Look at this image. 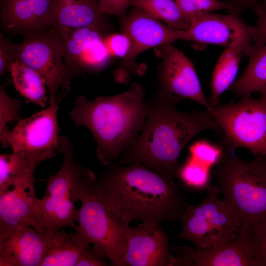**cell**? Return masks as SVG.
I'll list each match as a JSON object with an SVG mask.
<instances>
[{
	"label": "cell",
	"instance_id": "2",
	"mask_svg": "<svg viewBox=\"0 0 266 266\" xmlns=\"http://www.w3.org/2000/svg\"><path fill=\"white\" fill-rule=\"evenodd\" d=\"M107 166L97 176L95 187L122 222L179 220L188 203L174 180L138 162Z\"/></svg>",
	"mask_w": 266,
	"mask_h": 266
},
{
	"label": "cell",
	"instance_id": "19",
	"mask_svg": "<svg viewBox=\"0 0 266 266\" xmlns=\"http://www.w3.org/2000/svg\"><path fill=\"white\" fill-rule=\"evenodd\" d=\"M34 186L19 185L0 194V231L28 225L36 230Z\"/></svg>",
	"mask_w": 266,
	"mask_h": 266
},
{
	"label": "cell",
	"instance_id": "4",
	"mask_svg": "<svg viewBox=\"0 0 266 266\" xmlns=\"http://www.w3.org/2000/svg\"><path fill=\"white\" fill-rule=\"evenodd\" d=\"M213 174L214 186L238 223L241 233L266 219V156L246 161L225 147Z\"/></svg>",
	"mask_w": 266,
	"mask_h": 266
},
{
	"label": "cell",
	"instance_id": "29",
	"mask_svg": "<svg viewBox=\"0 0 266 266\" xmlns=\"http://www.w3.org/2000/svg\"><path fill=\"white\" fill-rule=\"evenodd\" d=\"M183 16L190 21L201 12H211L225 9L231 14H238L240 12L234 7L220 0H175Z\"/></svg>",
	"mask_w": 266,
	"mask_h": 266
},
{
	"label": "cell",
	"instance_id": "15",
	"mask_svg": "<svg viewBox=\"0 0 266 266\" xmlns=\"http://www.w3.org/2000/svg\"><path fill=\"white\" fill-rule=\"evenodd\" d=\"M176 266H255L245 234L219 245L199 248L187 245L170 248Z\"/></svg>",
	"mask_w": 266,
	"mask_h": 266
},
{
	"label": "cell",
	"instance_id": "30",
	"mask_svg": "<svg viewBox=\"0 0 266 266\" xmlns=\"http://www.w3.org/2000/svg\"><path fill=\"white\" fill-rule=\"evenodd\" d=\"M103 40L94 43L80 56L74 70L83 69L97 71L103 68L108 64L112 57Z\"/></svg>",
	"mask_w": 266,
	"mask_h": 266
},
{
	"label": "cell",
	"instance_id": "12",
	"mask_svg": "<svg viewBox=\"0 0 266 266\" xmlns=\"http://www.w3.org/2000/svg\"><path fill=\"white\" fill-rule=\"evenodd\" d=\"M60 98L56 103L32 116L21 119L11 130L6 128L0 133V141L13 152L53 150L60 152L58 121Z\"/></svg>",
	"mask_w": 266,
	"mask_h": 266
},
{
	"label": "cell",
	"instance_id": "25",
	"mask_svg": "<svg viewBox=\"0 0 266 266\" xmlns=\"http://www.w3.org/2000/svg\"><path fill=\"white\" fill-rule=\"evenodd\" d=\"M242 56L234 49L226 48L219 57L210 82L211 97L208 101L211 106L219 104L222 94L234 82Z\"/></svg>",
	"mask_w": 266,
	"mask_h": 266
},
{
	"label": "cell",
	"instance_id": "9",
	"mask_svg": "<svg viewBox=\"0 0 266 266\" xmlns=\"http://www.w3.org/2000/svg\"><path fill=\"white\" fill-rule=\"evenodd\" d=\"M15 61L31 66L44 78L50 105L70 90L73 72L68 66L61 39L54 28L47 32L35 33L14 45Z\"/></svg>",
	"mask_w": 266,
	"mask_h": 266
},
{
	"label": "cell",
	"instance_id": "27",
	"mask_svg": "<svg viewBox=\"0 0 266 266\" xmlns=\"http://www.w3.org/2000/svg\"><path fill=\"white\" fill-rule=\"evenodd\" d=\"M176 177L190 188L206 189L210 185V167L191 157L179 166Z\"/></svg>",
	"mask_w": 266,
	"mask_h": 266
},
{
	"label": "cell",
	"instance_id": "8",
	"mask_svg": "<svg viewBox=\"0 0 266 266\" xmlns=\"http://www.w3.org/2000/svg\"><path fill=\"white\" fill-rule=\"evenodd\" d=\"M206 191L201 203L188 204L179 219L182 229L175 236L191 241L199 248L229 242L241 234L238 223L219 198L218 189L210 185Z\"/></svg>",
	"mask_w": 266,
	"mask_h": 266
},
{
	"label": "cell",
	"instance_id": "39",
	"mask_svg": "<svg viewBox=\"0 0 266 266\" xmlns=\"http://www.w3.org/2000/svg\"><path fill=\"white\" fill-rule=\"evenodd\" d=\"M262 15H266V0L261 2V12L259 16Z\"/></svg>",
	"mask_w": 266,
	"mask_h": 266
},
{
	"label": "cell",
	"instance_id": "11",
	"mask_svg": "<svg viewBox=\"0 0 266 266\" xmlns=\"http://www.w3.org/2000/svg\"><path fill=\"white\" fill-rule=\"evenodd\" d=\"M186 40L213 44L234 49L249 56L254 44L246 25L238 14L200 13L190 20Z\"/></svg>",
	"mask_w": 266,
	"mask_h": 266
},
{
	"label": "cell",
	"instance_id": "34",
	"mask_svg": "<svg viewBox=\"0 0 266 266\" xmlns=\"http://www.w3.org/2000/svg\"><path fill=\"white\" fill-rule=\"evenodd\" d=\"M104 252L99 247L90 245L82 251L76 266H107Z\"/></svg>",
	"mask_w": 266,
	"mask_h": 266
},
{
	"label": "cell",
	"instance_id": "33",
	"mask_svg": "<svg viewBox=\"0 0 266 266\" xmlns=\"http://www.w3.org/2000/svg\"><path fill=\"white\" fill-rule=\"evenodd\" d=\"M103 41L111 57L123 59L127 56L131 47L130 38L122 32L105 35Z\"/></svg>",
	"mask_w": 266,
	"mask_h": 266
},
{
	"label": "cell",
	"instance_id": "14",
	"mask_svg": "<svg viewBox=\"0 0 266 266\" xmlns=\"http://www.w3.org/2000/svg\"><path fill=\"white\" fill-rule=\"evenodd\" d=\"M169 240L159 223H141L130 227L123 266H176Z\"/></svg>",
	"mask_w": 266,
	"mask_h": 266
},
{
	"label": "cell",
	"instance_id": "3",
	"mask_svg": "<svg viewBox=\"0 0 266 266\" xmlns=\"http://www.w3.org/2000/svg\"><path fill=\"white\" fill-rule=\"evenodd\" d=\"M144 97L142 85L133 83L116 95L76 98L70 116L77 129L84 126L91 132L97 145L96 157L102 164L115 163L142 131L147 114Z\"/></svg>",
	"mask_w": 266,
	"mask_h": 266
},
{
	"label": "cell",
	"instance_id": "24",
	"mask_svg": "<svg viewBox=\"0 0 266 266\" xmlns=\"http://www.w3.org/2000/svg\"><path fill=\"white\" fill-rule=\"evenodd\" d=\"M10 72L14 86L22 96L29 102L45 107L48 91L45 81L39 72L19 61L12 64Z\"/></svg>",
	"mask_w": 266,
	"mask_h": 266
},
{
	"label": "cell",
	"instance_id": "20",
	"mask_svg": "<svg viewBox=\"0 0 266 266\" xmlns=\"http://www.w3.org/2000/svg\"><path fill=\"white\" fill-rule=\"evenodd\" d=\"M104 15L99 10L98 0H52V27H105Z\"/></svg>",
	"mask_w": 266,
	"mask_h": 266
},
{
	"label": "cell",
	"instance_id": "35",
	"mask_svg": "<svg viewBox=\"0 0 266 266\" xmlns=\"http://www.w3.org/2000/svg\"><path fill=\"white\" fill-rule=\"evenodd\" d=\"M131 0H98L100 11L104 15H115L120 19L126 17Z\"/></svg>",
	"mask_w": 266,
	"mask_h": 266
},
{
	"label": "cell",
	"instance_id": "6",
	"mask_svg": "<svg viewBox=\"0 0 266 266\" xmlns=\"http://www.w3.org/2000/svg\"><path fill=\"white\" fill-rule=\"evenodd\" d=\"M95 182H83L74 190L73 200L81 202L76 229L91 244L104 252L112 265L123 266L130 226L117 218L109 209L96 190Z\"/></svg>",
	"mask_w": 266,
	"mask_h": 266
},
{
	"label": "cell",
	"instance_id": "22",
	"mask_svg": "<svg viewBox=\"0 0 266 266\" xmlns=\"http://www.w3.org/2000/svg\"><path fill=\"white\" fill-rule=\"evenodd\" d=\"M249 57L245 70L229 90L241 98L255 92L266 95V44L254 45Z\"/></svg>",
	"mask_w": 266,
	"mask_h": 266
},
{
	"label": "cell",
	"instance_id": "18",
	"mask_svg": "<svg viewBox=\"0 0 266 266\" xmlns=\"http://www.w3.org/2000/svg\"><path fill=\"white\" fill-rule=\"evenodd\" d=\"M1 18L7 29L37 32L52 27V0H2Z\"/></svg>",
	"mask_w": 266,
	"mask_h": 266
},
{
	"label": "cell",
	"instance_id": "37",
	"mask_svg": "<svg viewBox=\"0 0 266 266\" xmlns=\"http://www.w3.org/2000/svg\"><path fill=\"white\" fill-rule=\"evenodd\" d=\"M249 32L254 45L266 44V15L259 16L256 25L249 26Z\"/></svg>",
	"mask_w": 266,
	"mask_h": 266
},
{
	"label": "cell",
	"instance_id": "17",
	"mask_svg": "<svg viewBox=\"0 0 266 266\" xmlns=\"http://www.w3.org/2000/svg\"><path fill=\"white\" fill-rule=\"evenodd\" d=\"M55 151H19L0 155V194L19 185L34 186V173L41 162L54 157Z\"/></svg>",
	"mask_w": 266,
	"mask_h": 266
},
{
	"label": "cell",
	"instance_id": "36",
	"mask_svg": "<svg viewBox=\"0 0 266 266\" xmlns=\"http://www.w3.org/2000/svg\"><path fill=\"white\" fill-rule=\"evenodd\" d=\"M14 44L6 39L2 34L0 37V75L10 71L15 62Z\"/></svg>",
	"mask_w": 266,
	"mask_h": 266
},
{
	"label": "cell",
	"instance_id": "1",
	"mask_svg": "<svg viewBox=\"0 0 266 266\" xmlns=\"http://www.w3.org/2000/svg\"><path fill=\"white\" fill-rule=\"evenodd\" d=\"M183 100L159 86L146 102L147 114L142 131L117 163H140L174 180L180 166L179 158L187 143L203 131L220 130L206 110L180 111L178 105Z\"/></svg>",
	"mask_w": 266,
	"mask_h": 266
},
{
	"label": "cell",
	"instance_id": "21",
	"mask_svg": "<svg viewBox=\"0 0 266 266\" xmlns=\"http://www.w3.org/2000/svg\"><path fill=\"white\" fill-rule=\"evenodd\" d=\"M72 233L59 230L50 237L40 266H76L83 249L91 243L78 229Z\"/></svg>",
	"mask_w": 266,
	"mask_h": 266
},
{
	"label": "cell",
	"instance_id": "28",
	"mask_svg": "<svg viewBox=\"0 0 266 266\" xmlns=\"http://www.w3.org/2000/svg\"><path fill=\"white\" fill-rule=\"evenodd\" d=\"M242 233L245 235L255 266H266V219Z\"/></svg>",
	"mask_w": 266,
	"mask_h": 266
},
{
	"label": "cell",
	"instance_id": "13",
	"mask_svg": "<svg viewBox=\"0 0 266 266\" xmlns=\"http://www.w3.org/2000/svg\"><path fill=\"white\" fill-rule=\"evenodd\" d=\"M155 52L162 60L158 69L159 86L175 97L190 99L210 109L190 59L172 44L156 47Z\"/></svg>",
	"mask_w": 266,
	"mask_h": 266
},
{
	"label": "cell",
	"instance_id": "10",
	"mask_svg": "<svg viewBox=\"0 0 266 266\" xmlns=\"http://www.w3.org/2000/svg\"><path fill=\"white\" fill-rule=\"evenodd\" d=\"M120 22L121 32L129 36L131 47L113 72L117 82L125 83L136 72L135 59L140 53L152 48L186 39L185 30L171 28L135 7Z\"/></svg>",
	"mask_w": 266,
	"mask_h": 266
},
{
	"label": "cell",
	"instance_id": "5",
	"mask_svg": "<svg viewBox=\"0 0 266 266\" xmlns=\"http://www.w3.org/2000/svg\"><path fill=\"white\" fill-rule=\"evenodd\" d=\"M59 146L60 152L64 156L63 165L50 177L44 195L41 199L36 198L33 207L36 230L51 234L64 227L77 229L75 222L78 209L74 204L73 193L89 170L75 162L73 145L67 137L60 136Z\"/></svg>",
	"mask_w": 266,
	"mask_h": 266
},
{
	"label": "cell",
	"instance_id": "16",
	"mask_svg": "<svg viewBox=\"0 0 266 266\" xmlns=\"http://www.w3.org/2000/svg\"><path fill=\"white\" fill-rule=\"evenodd\" d=\"M52 235L28 225L0 231V266H40Z\"/></svg>",
	"mask_w": 266,
	"mask_h": 266
},
{
	"label": "cell",
	"instance_id": "31",
	"mask_svg": "<svg viewBox=\"0 0 266 266\" xmlns=\"http://www.w3.org/2000/svg\"><path fill=\"white\" fill-rule=\"evenodd\" d=\"M21 101L10 98L6 92L5 86L0 87V133L7 127L8 123L13 121H20L19 111Z\"/></svg>",
	"mask_w": 266,
	"mask_h": 266
},
{
	"label": "cell",
	"instance_id": "38",
	"mask_svg": "<svg viewBox=\"0 0 266 266\" xmlns=\"http://www.w3.org/2000/svg\"><path fill=\"white\" fill-rule=\"evenodd\" d=\"M223 1L234 7L240 12L249 9L254 11L258 16L261 12V2L258 0H223Z\"/></svg>",
	"mask_w": 266,
	"mask_h": 266
},
{
	"label": "cell",
	"instance_id": "7",
	"mask_svg": "<svg viewBox=\"0 0 266 266\" xmlns=\"http://www.w3.org/2000/svg\"><path fill=\"white\" fill-rule=\"evenodd\" d=\"M207 111L222 131L226 148L243 147L256 156H266V95L218 104Z\"/></svg>",
	"mask_w": 266,
	"mask_h": 266
},
{
	"label": "cell",
	"instance_id": "26",
	"mask_svg": "<svg viewBox=\"0 0 266 266\" xmlns=\"http://www.w3.org/2000/svg\"><path fill=\"white\" fill-rule=\"evenodd\" d=\"M130 5L173 29L184 30L189 26L175 0H131Z\"/></svg>",
	"mask_w": 266,
	"mask_h": 266
},
{
	"label": "cell",
	"instance_id": "32",
	"mask_svg": "<svg viewBox=\"0 0 266 266\" xmlns=\"http://www.w3.org/2000/svg\"><path fill=\"white\" fill-rule=\"evenodd\" d=\"M190 150L192 158L210 168L218 163L224 152V149L206 141L195 142Z\"/></svg>",
	"mask_w": 266,
	"mask_h": 266
},
{
	"label": "cell",
	"instance_id": "23",
	"mask_svg": "<svg viewBox=\"0 0 266 266\" xmlns=\"http://www.w3.org/2000/svg\"><path fill=\"white\" fill-rule=\"evenodd\" d=\"M60 36L66 62L73 72L80 56L94 43L103 39L105 27L91 25L78 28L52 27Z\"/></svg>",
	"mask_w": 266,
	"mask_h": 266
}]
</instances>
